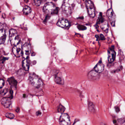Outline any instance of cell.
<instances>
[{"label":"cell","instance_id":"4fadbf2b","mask_svg":"<svg viewBox=\"0 0 125 125\" xmlns=\"http://www.w3.org/2000/svg\"><path fill=\"white\" fill-rule=\"evenodd\" d=\"M104 66L102 63V61L100 60L96 64L94 68V70L98 73H101L103 72L104 69Z\"/></svg>","mask_w":125,"mask_h":125},{"label":"cell","instance_id":"d4e9b609","mask_svg":"<svg viewBox=\"0 0 125 125\" xmlns=\"http://www.w3.org/2000/svg\"><path fill=\"white\" fill-rule=\"evenodd\" d=\"M95 37L97 38V40H99H99L104 41V40H105V38H104V36L102 34H100L99 36L96 35H95Z\"/></svg>","mask_w":125,"mask_h":125},{"label":"cell","instance_id":"4316f807","mask_svg":"<svg viewBox=\"0 0 125 125\" xmlns=\"http://www.w3.org/2000/svg\"><path fill=\"white\" fill-rule=\"evenodd\" d=\"M34 3L36 6H39L41 5L43 0H33Z\"/></svg>","mask_w":125,"mask_h":125},{"label":"cell","instance_id":"5bb4252c","mask_svg":"<svg viewBox=\"0 0 125 125\" xmlns=\"http://www.w3.org/2000/svg\"><path fill=\"white\" fill-rule=\"evenodd\" d=\"M6 38V31L4 29L0 30V44L4 43Z\"/></svg>","mask_w":125,"mask_h":125},{"label":"cell","instance_id":"9a60e30c","mask_svg":"<svg viewBox=\"0 0 125 125\" xmlns=\"http://www.w3.org/2000/svg\"><path fill=\"white\" fill-rule=\"evenodd\" d=\"M1 104L5 107L8 108L11 104V101L10 99L8 98H5L1 100Z\"/></svg>","mask_w":125,"mask_h":125},{"label":"cell","instance_id":"484cf974","mask_svg":"<svg viewBox=\"0 0 125 125\" xmlns=\"http://www.w3.org/2000/svg\"><path fill=\"white\" fill-rule=\"evenodd\" d=\"M77 28L80 31L85 30L87 29L86 27L81 25H78L77 26Z\"/></svg>","mask_w":125,"mask_h":125},{"label":"cell","instance_id":"1f68e13d","mask_svg":"<svg viewBox=\"0 0 125 125\" xmlns=\"http://www.w3.org/2000/svg\"><path fill=\"white\" fill-rule=\"evenodd\" d=\"M113 123H114L115 124V123H117V122H116V120H113Z\"/></svg>","mask_w":125,"mask_h":125},{"label":"cell","instance_id":"30bf717a","mask_svg":"<svg viewBox=\"0 0 125 125\" xmlns=\"http://www.w3.org/2000/svg\"><path fill=\"white\" fill-rule=\"evenodd\" d=\"M116 52L114 50V46L111 47L108 50V61L110 63L113 62L115 59Z\"/></svg>","mask_w":125,"mask_h":125},{"label":"cell","instance_id":"9c48e42d","mask_svg":"<svg viewBox=\"0 0 125 125\" xmlns=\"http://www.w3.org/2000/svg\"><path fill=\"white\" fill-rule=\"evenodd\" d=\"M31 52L30 46L29 44L26 43L22 47V55L24 59H27L29 57Z\"/></svg>","mask_w":125,"mask_h":125},{"label":"cell","instance_id":"4dcf8cb0","mask_svg":"<svg viewBox=\"0 0 125 125\" xmlns=\"http://www.w3.org/2000/svg\"><path fill=\"white\" fill-rule=\"evenodd\" d=\"M41 114V112H40V111H38L37 113H36V115H39Z\"/></svg>","mask_w":125,"mask_h":125},{"label":"cell","instance_id":"52a82bcc","mask_svg":"<svg viewBox=\"0 0 125 125\" xmlns=\"http://www.w3.org/2000/svg\"><path fill=\"white\" fill-rule=\"evenodd\" d=\"M107 15L112 26L115 27L116 21V16L112 9H110L107 10Z\"/></svg>","mask_w":125,"mask_h":125},{"label":"cell","instance_id":"f1b7e54d","mask_svg":"<svg viewBox=\"0 0 125 125\" xmlns=\"http://www.w3.org/2000/svg\"><path fill=\"white\" fill-rule=\"evenodd\" d=\"M118 121H119V123H120L121 124L124 123H125V118H120V119L118 120Z\"/></svg>","mask_w":125,"mask_h":125},{"label":"cell","instance_id":"ffe728a7","mask_svg":"<svg viewBox=\"0 0 125 125\" xmlns=\"http://www.w3.org/2000/svg\"><path fill=\"white\" fill-rule=\"evenodd\" d=\"M9 84L13 87H16L17 85V82L14 77H11L8 80Z\"/></svg>","mask_w":125,"mask_h":125},{"label":"cell","instance_id":"5b68a950","mask_svg":"<svg viewBox=\"0 0 125 125\" xmlns=\"http://www.w3.org/2000/svg\"><path fill=\"white\" fill-rule=\"evenodd\" d=\"M85 5L89 16L92 18L95 16V10L93 3L90 0H86Z\"/></svg>","mask_w":125,"mask_h":125},{"label":"cell","instance_id":"44dd1931","mask_svg":"<svg viewBox=\"0 0 125 125\" xmlns=\"http://www.w3.org/2000/svg\"><path fill=\"white\" fill-rule=\"evenodd\" d=\"M31 11L32 10H31V8L27 6H24L23 9V13L25 15H28V14L30 13H31Z\"/></svg>","mask_w":125,"mask_h":125},{"label":"cell","instance_id":"f546056e","mask_svg":"<svg viewBox=\"0 0 125 125\" xmlns=\"http://www.w3.org/2000/svg\"><path fill=\"white\" fill-rule=\"evenodd\" d=\"M115 111H116V112H117V113H118V112L120 111V109H119V107H115Z\"/></svg>","mask_w":125,"mask_h":125},{"label":"cell","instance_id":"8fae6325","mask_svg":"<svg viewBox=\"0 0 125 125\" xmlns=\"http://www.w3.org/2000/svg\"><path fill=\"white\" fill-rule=\"evenodd\" d=\"M88 76V79L90 80L95 81V80H98L99 79L100 77V74L99 73L96 72L95 70H93L89 72Z\"/></svg>","mask_w":125,"mask_h":125},{"label":"cell","instance_id":"8992f818","mask_svg":"<svg viewBox=\"0 0 125 125\" xmlns=\"http://www.w3.org/2000/svg\"><path fill=\"white\" fill-rule=\"evenodd\" d=\"M59 123L61 125H70L71 120L69 115L67 113H62L59 119Z\"/></svg>","mask_w":125,"mask_h":125},{"label":"cell","instance_id":"ba28073f","mask_svg":"<svg viewBox=\"0 0 125 125\" xmlns=\"http://www.w3.org/2000/svg\"><path fill=\"white\" fill-rule=\"evenodd\" d=\"M22 44L20 42L17 45L14 46L12 51L13 53L16 57H19L22 55Z\"/></svg>","mask_w":125,"mask_h":125},{"label":"cell","instance_id":"3957f363","mask_svg":"<svg viewBox=\"0 0 125 125\" xmlns=\"http://www.w3.org/2000/svg\"><path fill=\"white\" fill-rule=\"evenodd\" d=\"M43 10L45 13L47 14H57L58 9L52 2H48L44 5Z\"/></svg>","mask_w":125,"mask_h":125},{"label":"cell","instance_id":"83f0119b","mask_svg":"<svg viewBox=\"0 0 125 125\" xmlns=\"http://www.w3.org/2000/svg\"><path fill=\"white\" fill-rule=\"evenodd\" d=\"M5 84V82L4 80L2 79H0V89L3 87L4 85Z\"/></svg>","mask_w":125,"mask_h":125},{"label":"cell","instance_id":"ac0fdd59","mask_svg":"<svg viewBox=\"0 0 125 125\" xmlns=\"http://www.w3.org/2000/svg\"><path fill=\"white\" fill-rule=\"evenodd\" d=\"M22 66L25 71H28L30 68V62L27 59H25L22 62Z\"/></svg>","mask_w":125,"mask_h":125},{"label":"cell","instance_id":"cb8c5ba5","mask_svg":"<svg viewBox=\"0 0 125 125\" xmlns=\"http://www.w3.org/2000/svg\"><path fill=\"white\" fill-rule=\"evenodd\" d=\"M6 116L8 118H10V119H13L14 118V115L12 113H7L6 114Z\"/></svg>","mask_w":125,"mask_h":125},{"label":"cell","instance_id":"277c9868","mask_svg":"<svg viewBox=\"0 0 125 125\" xmlns=\"http://www.w3.org/2000/svg\"><path fill=\"white\" fill-rule=\"evenodd\" d=\"M9 39L11 45L15 46L20 42V39L17 31L14 29H11L9 31Z\"/></svg>","mask_w":125,"mask_h":125},{"label":"cell","instance_id":"d6986e66","mask_svg":"<svg viewBox=\"0 0 125 125\" xmlns=\"http://www.w3.org/2000/svg\"><path fill=\"white\" fill-rule=\"evenodd\" d=\"M88 109L91 112L95 113V106L93 102H89L88 104Z\"/></svg>","mask_w":125,"mask_h":125},{"label":"cell","instance_id":"e0dca14e","mask_svg":"<svg viewBox=\"0 0 125 125\" xmlns=\"http://www.w3.org/2000/svg\"><path fill=\"white\" fill-rule=\"evenodd\" d=\"M54 81L56 83L59 84H63L64 83V80L62 77L58 75H56L55 76Z\"/></svg>","mask_w":125,"mask_h":125},{"label":"cell","instance_id":"7402d4cb","mask_svg":"<svg viewBox=\"0 0 125 125\" xmlns=\"http://www.w3.org/2000/svg\"><path fill=\"white\" fill-rule=\"evenodd\" d=\"M65 110V108L62 104H60L57 107V111L60 113H62Z\"/></svg>","mask_w":125,"mask_h":125},{"label":"cell","instance_id":"7c38bea8","mask_svg":"<svg viewBox=\"0 0 125 125\" xmlns=\"http://www.w3.org/2000/svg\"><path fill=\"white\" fill-rule=\"evenodd\" d=\"M57 25L62 28H66L70 26V23L67 20L61 19L58 22Z\"/></svg>","mask_w":125,"mask_h":125},{"label":"cell","instance_id":"6da1fadb","mask_svg":"<svg viewBox=\"0 0 125 125\" xmlns=\"http://www.w3.org/2000/svg\"><path fill=\"white\" fill-rule=\"evenodd\" d=\"M77 0H65L62 6V10L63 13L66 16H69L73 12Z\"/></svg>","mask_w":125,"mask_h":125},{"label":"cell","instance_id":"7a4b0ae2","mask_svg":"<svg viewBox=\"0 0 125 125\" xmlns=\"http://www.w3.org/2000/svg\"><path fill=\"white\" fill-rule=\"evenodd\" d=\"M29 79L31 84L35 87L39 88L43 85V83L42 80L34 73L30 74Z\"/></svg>","mask_w":125,"mask_h":125},{"label":"cell","instance_id":"603a6c76","mask_svg":"<svg viewBox=\"0 0 125 125\" xmlns=\"http://www.w3.org/2000/svg\"><path fill=\"white\" fill-rule=\"evenodd\" d=\"M104 21V18H103L102 13H100L99 16L98 17V20H97V24H100L101 23L103 22Z\"/></svg>","mask_w":125,"mask_h":125},{"label":"cell","instance_id":"2e32d148","mask_svg":"<svg viewBox=\"0 0 125 125\" xmlns=\"http://www.w3.org/2000/svg\"><path fill=\"white\" fill-rule=\"evenodd\" d=\"M100 24L102 30L106 33L108 32L109 26L107 21H104Z\"/></svg>","mask_w":125,"mask_h":125}]
</instances>
